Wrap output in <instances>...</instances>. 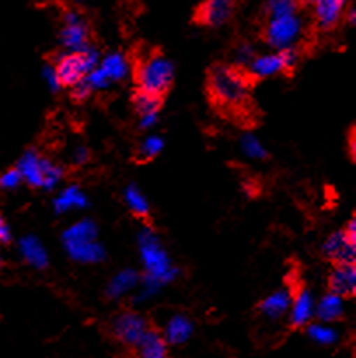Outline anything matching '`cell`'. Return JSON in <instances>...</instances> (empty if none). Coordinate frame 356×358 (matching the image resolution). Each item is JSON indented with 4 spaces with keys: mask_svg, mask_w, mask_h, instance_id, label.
I'll list each match as a JSON object with an SVG mask.
<instances>
[{
    "mask_svg": "<svg viewBox=\"0 0 356 358\" xmlns=\"http://www.w3.org/2000/svg\"><path fill=\"white\" fill-rule=\"evenodd\" d=\"M140 264H142V280L138 289L133 294L135 304H145L157 296L164 287L173 283L180 275V269L175 264L161 236L150 226H143L136 236Z\"/></svg>",
    "mask_w": 356,
    "mask_h": 358,
    "instance_id": "obj_1",
    "label": "cell"
},
{
    "mask_svg": "<svg viewBox=\"0 0 356 358\" xmlns=\"http://www.w3.org/2000/svg\"><path fill=\"white\" fill-rule=\"evenodd\" d=\"M251 84L244 70L230 63H216L208 70L206 90L209 100L223 112H243L250 105Z\"/></svg>",
    "mask_w": 356,
    "mask_h": 358,
    "instance_id": "obj_2",
    "label": "cell"
},
{
    "mask_svg": "<svg viewBox=\"0 0 356 358\" xmlns=\"http://www.w3.org/2000/svg\"><path fill=\"white\" fill-rule=\"evenodd\" d=\"M61 247L70 261L77 264L94 266L107 259V248L100 240V227L91 217H82L63 231Z\"/></svg>",
    "mask_w": 356,
    "mask_h": 358,
    "instance_id": "obj_3",
    "label": "cell"
},
{
    "mask_svg": "<svg viewBox=\"0 0 356 358\" xmlns=\"http://www.w3.org/2000/svg\"><path fill=\"white\" fill-rule=\"evenodd\" d=\"M136 90L164 98L175 80V63L163 52H150L133 66Z\"/></svg>",
    "mask_w": 356,
    "mask_h": 358,
    "instance_id": "obj_4",
    "label": "cell"
},
{
    "mask_svg": "<svg viewBox=\"0 0 356 358\" xmlns=\"http://www.w3.org/2000/svg\"><path fill=\"white\" fill-rule=\"evenodd\" d=\"M14 168L20 171L23 184L45 192L56 191L65 177V170L52 159L42 156L37 149L24 150Z\"/></svg>",
    "mask_w": 356,
    "mask_h": 358,
    "instance_id": "obj_5",
    "label": "cell"
},
{
    "mask_svg": "<svg viewBox=\"0 0 356 358\" xmlns=\"http://www.w3.org/2000/svg\"><path fill=\"white\" fill-rule=\"evenodd\" d=\"M307 31V20L304 13L286 14L278 17H265L262 28V38L272 51H281L288 48H299Z\"/></svg>",
    "mask_w": 356,
    "mask_h": 358,
    "instance_id": "obj_6",
    "label": "cell"
},
{
    "mask_svg": "<svg viewBox=\"0 0 356 358\" xmlns=\"http://www.w3.org/2000/svg\"><path fill=\"white\" fill-rule=\"evenodd\" d=\"M101 59L100 49L94 44L86 48L80 52H66L61 51L56 55L54 65L56 76H58L61 87H73L75 84L82 83L87 73L93 72Z\"/></svg>",
    "mask_w": 356,
    "mask_h": 358,
    "instance_id": "obj_7",
    "label": "cell"
},
{
    "mask_svg": "<svg viewBox=\"0 0 356 358\" xmlns=\"http://www.w3.org/2000/svg\"><path fill=\"white\" fill-rule=\"evenodd\" d=\"M61 28H59V44L66 52H80L89 48L91 30L86 17L75 7H66L61 14Z\"/></svg>",
    "mask_w": 356,
    "mask_h": 358,
    "instance_id": "obj_8",
    "label": "cell"
},
{
    "mask_svg": "<svg viewBox=\"0 0 356 358\" xmlns=\"http://www.w3.org/2000/svg\"><path fill=\"white\" fill-rule=\"evenodd\" d=\"M150 327H152L150 322L135 310L121 311L110 320V334L114 336L115 341L128 348H135Z\"/></svg>",
    "mask_w": 356,
    "mask_h": 358,
    "instance_id": "obj_9",
    "label": "cell"
},
{
    "mask_svg": "<svg viewBox=\"0 0 356 358\" xmlns=\"http://www.w3.org/2000/svg\"><path fill=\"white\" fill-rule=\"evenodd\" d=\"M321 254L334 264L356 266V243L349 240L342 229L334 231L325 238L321 243Z\"/></svg>",
    "mask_w": 356,
    "mask_h": 358,
    "instance_id": "obj_10",
    "label": "cell"
},
{
    "mask_svg": "<svg viewBox=\"0 0 356 358\" xmlns=\"http://www.w3.org/2000/svg\"><path fill=\"white\" fill-rule=\"evenodd\" d=\"M311 7V17L318 31H332L342 21L348 2L346 0H316L307 3Z\"/></svg>",
    "mask_w": 356,
    "mask_h": 358,
    "instance_id": "obj_11",
    "label": "cell"
},
{
    "mask_svg": "<svg viewBox=\"0 0 356 358\" xmlns=\"http://www.w3.org/2000/svg\"><path fill=\"white\" fill-rule=\"evenodd\" d=\"M314 299L313 292L306 287H300L293 292L292 304L288 310V324L292 329H306L311 322H314Z\"/></svg>",
    "mask_w": 356,
    "mask_h": 358,
    "instance_id": "obj_12",
    "label": "cell"
},
{
    "mask_svg": "<svg viewBox=\"0 0 356 358\" xmlns=\"http://www.w3.org/2000/svg\"><path fill=\"white\" fill-rule=\"evenodd\" d=\"M234 2L230 0H208L194 10V20L205 27H222L234 16Z\"/></svg>",
    "mask_w": 356,
    "mask_h": 358,
    "instance_id": "obj_13",
    "label": "cell"
},
{
    "mask_svg": "<svg viewBox=\"0 0 356 358\" xmlns=\"http://www.w3.org/2000/svg\"><path fill=\"white\" fill-rule=\"evenodd\" d=\"M195 324L188 315L185 313H175L164 324L161 336L166 341L168 346H181L194 336Z\"/></svg>",
    "mask_w": 356,
    "mask_h": 358,
    "instance_id": "obj_14",
    "label": "cell"
},
{
    "mask_svg": "<svg viewBox=\"0 0 356 358\" xmlns=\"http://www.w3.org/2000/svg\"><path fill=\"white\" fill-rule=\"evenodd\" d=\"M100 72L107 77L110 86L115 83H122L133 73V63L122 51H108L101 55L100 63H98Z\"/></svg>",
    "mask_w": 356,
    "mask_h": 358,
    "instance_id": "obj_15",
    "label": "cell"
},
{
    "mask_svg": "<svg viewBox=\"0 0 356 358\" xmlns=\"http://www.w3.org/2000/svg\"><path fill=\"white\" fill-rule=\"evenodd\" d=\"M244 72L248 73L251 80L255 79H269L278 73L286 72L285 63H283L281 52L279 51H267V52H257L250 65L246 66Z\"/></svg>",
    "mask_w": 356,
    "mask_h": 358,
    "instance_id": "obj_16",
    "label": "cell"
},
{
    "mask_svg": "<svg viewBox=\"0 0 356 358\" xmlns=\"http://www.w3.org/2000/svg\"><path fill=\"white\" fill-rule=\"evenodd\" d=\"M17 254L34 269L44 271L49 266V254L37 234H24L17 240Z\"/></svg>",
    "mask_w": 356,
    "mask_h": 358,
    "instance_id": "obj_17",
    "label": "cell"
},
{
    "mask_svg": "<svg viewBox=\"0 0 356 358\" xmlns=\"http://www.w3.org/2000/svg\"><path fill=\"white\" fill-rule=\"evenodd\" d=\"M89 208V198L86 192L75 184L65 185L56 192L52 198V210L56 215H65V213L75 212V210H86Z\"/></svg>",
    "mask_w": 356,
    "mask_h": 358,
    "instance_id": "obj_18",
    "label": "cell"
},
{
    "mask_svg": "<svg viewBox=\"0 0 356 358\" xmlns=\"http://www.w3.org/2000/svg\"><path fill=\"white\" fill-rule=\"evenodd\" d=\"M142 275L140 271L133 268H124L121 271L115 273L110 280H108L107 287H105V296L108 301H121L131 292H135L140 285Z\"/></svg>",
    "mask_w": 356,
    "mask_h": 358,
    "instance_id": "obj_19",
    "label": "cell"
},
{
    "mask_svg": "<svg viewBox=\"0 0 356 358\" xmlns=\"http://www.w3.org/2000/svg\"><path fill=\"white\" fill-rule=\"evenodd\" d=\"M293 290L290 287H281L265 296L258 303V313L267 320H279L285 315H288L290 304H292Z\"/></svg>",
    "mask_w": 356,
    "mask_h": 358,
    "instance_id": "obj_20",
    "label": "cell"
},
{
    "mask_svg": "<svg viewBox=\"0 0 356 358\" xmlns=\"http://www.w3.org/2000/svg\"><path fill=\"white\" fill-rule=\"evenodd\" d=\"M346 313V299H342L337 294L327 292L316 301L314 306V320L321 322V324H332L335 325Z\"/></svg>",
    "mask_w": 356,
    "mask_h": 358,
    "instance_id": "obj_21",
    "label": "cell"
},
{
    "mask_svg": "<svg viewBox=\"0 0 356 358\" xmlns=\"http://www.w3.org/2000/svg\"><path fill=\"white\" fill-rule=\"evenodd\" d=\"M328 290L342 299H349L356 294V266L334 264L328 275Z\"/></svg>",
    "mask_w": 356,
    "mask_h": 358,
    "instance_id": "obj_22",
    "label": "cell"
},
{
    "mask_svg": "<svg viewBox=\"0 0 356 358\" xmlns=\"http://www.w3.org/2000/svg\"><path fill=\"white\" fill-rule=\"evenodd\" d=\"M168 348L170 346L166 345V341L161 336V331L150 327L142 338V341L133 350H135V358H168L170 357Z\"/></svg>",
    "mask_w": 356,
    "mask_h": 358,
    "instance_id": "obj_23",
    "label": "cell"
},
{
    "mask_svg": "<svg viewBox=\"0 0 356 358\" xmlns=\"http://www.w3.org/2000/svg\"><path fill=\"white\" fill-rule=\"evenodd\" d=\"M122 201L128 206L129 212L138 219H149L150 215V203L147 199L145 192L138 187V184L131 182L122 191Z\"/></svg>",
    "mask_w": 356,
    "mask_h": 358,
    "instance_id": "obj_24",
    "label": "cell"
},
{
    "mask_svg": "<svg viewBox=\"0 0 356 358\" xmlns=\"http://www.w3.org/2000/svg\"><path fill=\"white\" fill-rule=\"evenodd\" d=\"M306 336L320 346H335L341 341V331L337 325L321 324V322H311L306 327Z\"/></svg>",
    "mask_w": 356,
    "mask_h": 358,
    "instance_id": "obj_25",
    "label": "cell"
},
{
    "mask_svg": "<svg viewBox=\"0 0 356 358\" xmlns=\"http://www.w3.org/2000/svg\"><path fill=\"white\" fill-rule=\"evenodd\" d=\"M239 149L241 154L251 161H264L269 157L267 147H265L264 142L251 131L243 133V135L239 136Z\"/></svg>",
    "mask_w": 356,
    "mask_h": 358,
    "instance_id": "obj_26",
    "label": "cell"
},
{
    "mask_svg": "<svg viewBox=\"0 0 356 358\" xmlns=\"http://www.w3.org/2000/svg\"><path fill=\"white\" fill-rule=\"evenodd\" d=\"M164 150V138L157 133H149L145 138L140 142L138 149H136V161L140 163H147V161H152L159 156Z\"/></svg>",
    "mask_w": 356,
    "mask_h": 358,
    "instance_id": "obj_27",
    "label": "cell"
},
{
    "mask_svg": "<svg viewBox=\"0 0 356 358\" xmlns=\"http://www.w3.org/2000/svg\"><path fill=\"white\" fill-rule=\"evenodd\" d=\"M133 107H135L138 117L145 114H159L161 107H163V98L136 90L133 93Z\"/></svg>",
    "mask_w": 356,
    "mask_h": 358,
    "instance_id": "obj_28",
    "label": "cell"
},
{
    "mask_svg": "<svg viewBox=\"0 0 356 358\" xmlns=\"http://www.w3.org/2000/svg\"><path fill=\"white\" fill-rule=\"evenodd\" d=\"M302 10V3L295 0H269L262 7V14L265 17L286 16V14H295Z\"/></svg>",
    "mask_w": 356,
    "mask_h": 358,
    "instance_id": "obj_29",
    "label": "cell"
},
{
    "mask_svg": "<svg viewBox=\"0 0 356 358\" xmlns=\"http://www.w3.org/2000/svg\"><path fill=\"white\" fill-rule=\"evenodd\" d=\"M255 56H257V49L253 48V44H250V42H241V44H237L234 48L232 63L230 65L237 66L241 70H246V66L250 65Z\"/></svg>",
    "mask_w": 356,
    "mask_h": 358,
    "instance_id": "obj_30",
    "label": "cell"
},
{
    "mask_svg": "<svg viewBox=\"0 0 356 358\" xmlns=\"http://www.w3.org/2000/svg\"><path fill=\"white\" fill-rule=\"evenodd\" d=\"M21 184H23V180H21V175L14 166L0 173V191L13 192V191H16V189H20Z\"/></svg>",
    "mask_w": 356,
    "mask_h": 358,
    "instance_id": "obj_31",
    "label": "cell"
},
{
    "mask_svg": "<svg viewBox=\"0 0 356 358\" xmlns=\"http://www.w3.org/2000/svg\"><path fill=\"white\" fill-rule=\"evenodd\" d=\"M42 79H44L45 86H47V90L51 91V93H58V91H61V84H59V79L58 76H56V69L54 65H52V62L45 63L44 66H42Z\"/></svg>",
    "mask_w": 356,
    "mask_h": 358,
    "instance_id": "obj_32",
    "label": "cell"
},
{
    "mask_svg": "<svg viewBox=\"0 0 356 358\" xmlns=\"http://www.w3.org/2000/svg\"><path fill=\"white\" fill-rule=\"evenodd\" d=\"M281 58L283 63H285V70L286 72H292L300 62V49L299 48H288V49H281Z\"/></svg>",
    "mask_w": 356,
    "mask_h": 358,
    "instance_id": "obj_33",
    "label": "cell"
},
{
    "mask_svg": "<svg viewBox=\"0 0 356 358\" xmlns=\"http://www.w3.org/2000/svg\"><path fill=\"white\" fill-rule=\"evenodd\" d=\"M91 94H93V91H91V87L87 86L86 79H84L82 83L75 84L73 87H70V96H72V100L77 101V103H82V101L89 100Z\"/></svg>",
    "mask_w": 356,
    "mask_h": 358,
    "instance_id": "obj_34",
    "label": "cell"
},
{
    "mask_svg": "<svg viewBox=\"0 0 356 358\" xmlns=\"http://www.w3.org/2000/svg\"><path fill=\"white\" fill-rule=\"evenodd\" d=\"M89 159H91V152H89V149H87V147L77 145L75 149H73L72 161H73V164H75V166H84V164L89 163Z\"/></svg>",
    "mask_w": 356,
    "mask_h": 358,
    "instance_id": "obj_35",
    "label": "cell"
},
{
    "mask_svg": "<svg viewBox=\"0 0 356 358\" xmlns=\"http://www.w3.org/2000/svg\"><path fill=\"white\" fill-rule=\"evenodd\" d=\"M157 122H159V114H145L138 117V128L142 131H150L152 128H156Z\"/></svg>",
    "mask_w": 356,
    "mask_h": 358,
    "instance_id": "obj_36",
    "label": "cell"
},
{
    "mask_svg": "<svg viewBox=\"0 0 356 358\" xmlns=\"http://www.w3.org/2000/svg\"><path fill=\"white\" fill-rule=\"evenodd\" d=\"M13 240V231H10L9 222L6 220V217L0 213V245H7Z\"/></svg>",
    "mask_w": 356,
    "mask_h": 358,
    "instance_id": "obj_37",
    "label": "cell"
},
{
    "mask_svg": "<svg viewBox=\"0 0 356 358\" xmlns=\"http://www.w3.org/2000/svg\"><path fill=\"white\" fill-rule=\"evenodd\" d=\"M342 21H344L348 27H355L356 24V6L355 3L348 2V6H346V10H344V16H342Z\"/></svg>",
    "mask_w": 356,
    "mask_h": 358,
    "instance_id": "obj_38",
    "label": "cell"
},
{
    "mask_svg": "<svg viewBox=\"0 0 356 358\" xmlns=\"http://www.w3.org/2000/svg\"><path fill=\"white\" fill-rule=\"evenodd\" d=\"M342 231H344V234L349 238V240L355 241L356 243V219L355 217H351V219L348 220V224L342 227Z\"/></svg>",
    "mask_w": 356,
    "mask_h": 358,
    "instance_id": "obj_39",
    "label": "cell"
},
{
    "mask_svg": "<svg viewBox=\"0 0 356 358\" xmlns=\"http://www.w3.org/2000/svg\"><path fill=\"white\" fill-rule=\"evenodd\" d=\"M349 156H351V159H355V157H356V136H355V128H351V131H349Z\"/></svg>",
    "mask_w": 356,
    "mask_h": 358,
    "instance_id": "obj_40",
    "label": "cell"
},
{
    "mask_svg": "<svg viewBox=\"0 0 356 358\" xmlns=\"http://www.w3.org/2000/svg\"><path fill=\"white\" fill-rule=\"evenodd\" d=\"M3 266V255H2V248H0V269H2Z\"/></svg>",
    "mask_w": 356,
    "mask_h": 358,
    "instance_id": "obj_41",
    "label": "cell"
}]
</instances>
